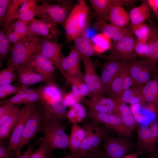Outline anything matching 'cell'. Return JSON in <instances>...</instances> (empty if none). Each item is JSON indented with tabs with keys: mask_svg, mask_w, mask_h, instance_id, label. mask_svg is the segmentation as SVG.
I'll return each instance as SVG.
<instances>
[{
	"mask_svg": "<svg viewBox=\"0 0 158 158\" xmlns=\"http://www.w3.org/2000/svg\"><path fill=\"white\" fill-rule=\"evenodd\" d=\"M61 121L56 118L43 115L41 132L44 135L42 141L47 156L52 155L54 150L64 149L68 147L69 136L65 132V126L61 124Z\"/></svg>",
	"mask_w": 158,
	"mask_h": 158,
	"instance_id": "6da1fadb",
	"label": "cell"
},
{
	"mask_svg": "<svg viewBox=\"0 0 158 158\" xmlns=\"http://www.w3.org/2000/svg\"><path fill=\"white\" fill-rule=\"evenodd\" d=\"M89 11L85 0H78L74 5L63 26L68 41H74L85 30L89 23Z\"/></svg>",
	"mask_w": 158,
	"mask_h": 158,
	"instance_id": "7a4b0ae2",
	"label": "cell"
},
{
	"mask_svg": "<svg viewBox=\"0 0 158 158\" xmlns=\"http://www.w3.org/2000/svg\"><path fill=\"white\" fill-rule=\"evenodd\" d=\"M56 4L44 1L36 10V16L40 19L57 25H64L69 13L74 6L71 0H57Z\"/></svg>",
	"mask_w": 158,
	"mask_h": 158,
	"instance_id": "3957f363",
	"label": "cell"
},
{
	"mask_svg": "<svg viewBox=\"0 0 158 158\" xmlns=\"http://www.w3.org/2000/svg\"><path fill=\"white\" fill-rule=\"evenodd\" d=\"M42 41L39 36L31 34L13 43L8 66H23L40 49Z\"/></svg>",
	"mask_w": 158,
	"mask_h": 158,
	"instance_id": "277c9868",
	"label": "cell"
},
{
	"mask_svg": "<svg viewBox=\"0 0 158 158\" xmlns=\"http://www.w3.org/2000/svg\"><path fill=\"white\" fill-rule=\"evenodd\" d=\"M83 126L85 130V135L79 152L87 154L99 150L102 140L108 135L109 129L92 121L84 123Z\"/></svg>",
	"mask_w": 158,
	"mask_h": 158,
	"instance_id": "5b68a950",
	"label": "cell"
},
{
	"mask_svg": "<svg viewBox=\"0 0 158 158\" xmlns=\"http://www.w3.org/2000/svg\"><path fill=\"white\" fill-rule=\"evenodd\" d=\"M129 138L122 135L113 137L107 135L104 139L103 150L106 158H122L132 153L133 144Z\"/></svg>",
	"mask_w": 158,
	"mask_h": 158,
	"instance_id": "8992f818",
	"label": "cell"
},
{
	"mask_svg": "<svg viewBox=\"0 0 158 158\" xmlns=\"http://www.w3.org/2000/svg\"><path fill=\"white\" fill-rule=\"evenodd\" d=\"M137 39L131 31L119 40L113 41L111 44L110 55L112 59H116L125 62L136 59L134 47Z\"/></svg>",
	"mask_w": 158,
	"mask_h": 158,
	"instance_id": "52a82bcc",
	"label": "cell"
},
{
	"mask_svg": "<svg viewBox=\"0 0 158 158\" xmlns=\"http://www.w3.org/2000/svg\"><path fill=\"white\" fill-rule=\"evenodd\" d=\"M40 104L39 102L25 105L21 109L18 118L11 135L8 147L16 153L18 157V149L22 134L27 121L35 110Z\"/></svg>",
	"mask_w": 158,
	"mask_h": 158,
	"instance_id": "ba28073f",
	"label": "cell"
},
{
	"mask_svg": "<svg viewBox=\"0 0 158 158\" xmlns=\"http://www.w3.org/2000/svg\"><path fill=\"white\" fill-rule=\"evenodd\" d=\"M92 121L102 124L121 135L130 138L132 132L124 124L121 118L116 115L99 113L89 110L87 114Z\"/></svg>",
	"mask_w": 158,
	"mask_h": 158,
	"instance_id": "9c48e42d",
	"label": "cell"
},
{
	"mask_svg": "<svg viewBox=\"0 0 158 158\" xmlns=\"http://www.w3.org/2000/svg\"><path fill=\"white\" fill-rule=\"evenodd\" d=\"M129 71L134 85L143 86L151 80V75L156 66L147 58L135 59L128 62Z\"/></svg>",
	"mask_w": 158,
	"mask_h": 158,
	"instance_id": "30bf717a",
	"label": "cell"
},
{
	"mask_svg": "<svg viewBox=\"0 0 158 158\" xmlns=\"http://www.w3.org/2000/svg\"><path fill=\"white\" fill-rule=\"evenodd\" d=\"M82 61L85 69L83 80L89 90V97L103 96L105 93L100 78L97 73L95 64L90 57L82 55Z\"/></svg>",
	"mask_w": 158,
	"mask_h": 158,
	"instance_id": "8fae6325",
	"label": "cell"
},
{
	"mask_svg": "<svg viewBox=\"0 0 158 158\" xmlns=\"http://www.w3.org/2000/svg\"><path fill=\"white\" fill-rule=\"evenodd\" d=\"M43 117L42 107L41 105L40 107L38 106L27 121L18 148L19 156H20V151L23 147L29 143L37 133L41 132Z\"/></svg>",
	"mask_w": 158,
	"mask_h": 158,
	"instance_id": "7c38bea8",
	"label": "cell"
},
{
	"mask_svg": "<svg viewBox=\"0 0 158 158\" xmlns=\"http://www.w3.org/2000/svg\"><path fill=\"white\" fill-rule=\"evenodd\" d=\"M42 39L40 49L41 53L52 62L63 76L65 73L61 66L62 62L65 57L62 51L63 45L51 39L42 37Z\"/></svg>",
	"mask_w": 158,
	"mask_h": 158,
	"instance_id": "4fadbf2b",
	"label": "cell"
},
{
	"mask_svg": "<svg viewBox=\"0 0 158 158\" xmlns=\"http://www.w3.org/2000/svg\"><path fill=\"white\" fill-rule=\"evenodd\" d=\"M22 66L52 78H53V74L56 68L52 62L42 54L40 49Z\"/></svg>",
	"mask_w": 158,
	"mask_h": 158,
	"instance_id": "5bb4252c",
	"label": "cell"
},
{
	"mask_svg": "<svg viewBox=\"0 0 158 158\" xmlns=\"http://www.w3.org/2000/svg\"><path fill=\"white\" fill-rule=\"evenodd\" d=\"M81 61L82 55L74 47L72 48L62 62L61 66L65 74L83 80L84 73L80 68Z\"/></svg>",
	"mask_w": 158,
	"mask_h": 158,
	"instance_id": "9a60e30c",
	"label": "cell"
},
{
	"mask_svg": "<svg viewBox=\"0 0 158 158\" xmlns=\"http://www.w3.org/2000/svg\"><path fill=\"white\" fill-rule=\"evenodd\" d=\"M28 25L30 33L35 36L56 40L61 35L57 25L40 19L35 18Z\"/></svg>",
	"mask_w": 158,
	"mask_h": 158,
	"instance_id": "2e32d148",
	"label": "cell"
},
{
	"mask_svg": "<svg viewBox=\"0 0 158 158\" xmlns=\"http://www.w3.org/2000/svg\"><path fill=\"white\" fill-rule=\"evenodd\" d=\"M125 62L116 59L109 60L104 65L100 80L105 94L108 95L111 85Z\"/></svg>",
	"mask_w": 158,
	"mask_h": 158,
	"instance_id": "e0dca14e",
	"label": "cell"
},
{
	"mask_svg": "<svg viewBox=\"0 0 158 158\" xmlns=\"http://www.w3.org/2000/svg\"><path fill=\"white\" fill-rule=\"evenodd\" d=\"M83 102L90 110L97 112L115 114L117 102L109 97L95 95L90 97V99L84 100Z\"/></svg>",
	"mask_w": 158,
	"mask_h": 158,
	"instance_id": "ac0fdd59",
	"label": "cell"
},
{
	"mask_svg": "<svg viewBox=\"0 0 158 158\" xmlns=\"http://www.w3.org/2000/svg\"><path fill=\"white\" fill-rule=\"evenodd\" d=\"M14 70L17 75L18 83L19 86H28L42 82L47 83H54V79L37 73L28 68L20 65L14 66Z\"/></svg>",
	"mask_w": 158,
	"mask_h": 158,
	"instance_id": "d6986e66",
	"label": "cell"
},
{
	"mask_svg": "<svg viewBox=\"0 0 158 158\" xmlns=\"http://www.w3.org/2000/svg\"><path fill=\"white\" fill-rule=\"evenodd\" d=\"M40 105L44 115L54 117L61 121L66 118L67 106L62 94Z\"/></svg>",
	"mask_w": 158,
	"mask_h": 158,
	"instance_id": "ffe728a7",
	"label": "cell"
},
{
	"mask_svg": "<svg viewBox=\"0 0 158 158\" xmlns=\"http://www.w3.org/2000/svg\"><path fill=\"white\" fill-rule=\"evenodd\" d=\"M92 28L112 40L113 41L119 40L131 31L130 29L127 28L108 23L105 20H98L93 24Z\"/></svg>",
	"mask_w": 158,
	"mask_h": 158,
	"instance_id": "44dd1931",
	"label": "cell"
},
{
	"mask_svg": "<svg viewBox=\"0 0 158 158\" xmlns=\"http://www.w3.org/2000/svg\"><path fill=\"white\" fill-rule=\"evenodd\" d=\"M125 0H116L108 17L110 23L121 27H125L130 20L129 13L123 7Z\"/></svg>",
	"mask_w": 158,
	"mask_h": 158,
	"instance_id": "7402d4cb",
	"label": "cell"
},
{
	"mask_svg": "<svg viewBox=\"0 0 158 158\" xmlns=\"http://www.w3.org/2000/svg\"><path fill=\"white\" fill-rule=\"evenodd\" d=\"M142 94L146 103L158 110V74L143 86Z\"/></svg>",
	"mask_w": 158,
	"mask_h": 158,
	"instance_id": "603a6c76",
	"label": "cell"
},
{
	"mask_svg": "<svg viewBox=\"0 0 158 158\" xmlns=\"http://www.w3.org/2000/svg\"><path fill=\"white\" fill-rule=\"evenodd\" d=\"M74 41V47L83 56L97 57L107 61L112 59L110 55H104L97 52L90 41L84 37L80 36Z\"/></svg>",
	"mask_w": 158,
	"mask_h": 158,
	"instance_id": "cb8c5ba5",
	"label": "cell"
},
{
	"mask_svg": "<svg viewBox=\"0 0 158 158\" xmlns=\"http://www.w3.org/2000/svg\"><path fill=\"white\" fill-rule=\"evenodd\" d=\"M150 28V34L147 42L150 51L147 58L150 62L156 66L158 63V26L150 17L147 20Z\"/></svg>",
	"mask_w": 158,
	"mask_h": 158,
	"instance_id": "d4e9b609",
	"label": "cell"
},
{
	"mask_svg": "<svg viewBox=\"0 0 158 158\" xmlns=\"http://www.w3.org/2000/svg\"><path fill=\"white\" fill-rule=\"evenodd\" d=\"M151 136L149 127L140 126L137 129V142L135 152L138 155L150 153Z\"/></svg>",
	"mask_w": 158,
	"mask_h": 158,
	"instance_id": "484cf974",
	"label": "cell"
},
{
	"mask_svg": "<svg viewBox=\"0 0 158 158\" xmlns=\"http://www.w3.org/2000/svg\"><path fill=\"white\" fill-rule=\"evenodd\" d=\"M115 114L118 116L125 125L132 132L138 128V123L135 120L130 108L126 104L117 100Z\"/></svg>",
	"mask_w": 158,
	"mask_h": 158,
	"instance_id": "4316f807",
	"label": "cell"
},
{
	"mask_svg": "<svg viewBox=\"0 0 158 158\" xmlns=\"http://www.w3.org/2000/svg\"><path fill=\"white\" fill-rule=\"evenodd\" d=\"M143 86L133 85L124 91L117 100L131 105L146 103L142 94Z\"/></svg>",
	"mask_w": 158,
	"mask_h": 158,
	"instance_id": "83f0119b",
	"label": "cell"
},
{
	"mask_svg": "<svg viewBox=\"0 0 158 158\" xmlns=\"http://www.w3.org/2000/svg\"><path fill=\"white\" fill-rule=\"evenodd\" d=\"M151 9L148 0H143L140 6L130 11L129 15L131 23L137 24L145 22L150 18Z\"/></svg>",
	"mask_w": 158,
	"mask_h": 158,
	"instance_id": "f1b7e54d",
	"label": "cell"
},
{
	"mask_svg": "<svg viewBox=\"0 0 158 158\" xmlns=\"http://www.w3.org/2000/svg\"><path fill=\"white\" fill-rule=\"evenodd\" d=\"M85 135V131L84 127L76 124H73L71 128L70 135L69 136L68 148L71 153L79 152Z\"/></svg>",
	"mask_w": 158,
	"mask_h": 158,
	"instance_id": "f546056e",
	"label": "cell"
},
{
	"mask_svg": "<svg viewBox=\"0 0 158 158\" xmlns=\"http://www.w3.org/2000/svg\"><path fill=\"white\" fill-rule=\"evenodd\" d=\"M116 0H89L98 20H105L109 16Z\"/></svg>",
	"mask_w": 158,
	"mask_h": 158,
	"instance_id": "4dcf8cb0",
	"label": "cell"
},
{
	"mask_svg": "<svg viewBox=\"0 0 158 158\" xmlns=\"http://www.w3.org/2000/svg\"><path fill=\"white\" fill-rule=\"evenodd\" d=\"M23 0H11L8 7L5 23V26L3 29L7 32L18 19L20 13L21 5Z\"/></svg>",
	"mask_w": 158,
	"mask_h": 158,
	"instance_id": "1f68e13d",
	"label": "cell"
},
{
	"mask_svg": "<svg viewBox=\"0 0 158 158\" xmlns=\"http://www.w3.org/2000/svg\"><path fill=\"white\" fill-rule=\"evenodd\" d=\"M63 76L67 83L71 86L72 93L79 100L86 96H89V90L83 80L71 78L65 74Z\"/></svg>",
	"mask_w": 158,
	"mask_h": 158,
	"instance_id": "d6a6232c",
	"label": "cell"
},
{
	"mask_svg": "<svg viewBox=\"0 0 158 158\" xmlns=\"http://www.w3.org/2000/svg\"><path fill=\"white\" fill-rule=\"evenodd\" d=\"M42 87L41 86L37 88L36 91L26 94H17L13 97L14 103L16 105H25L40 101Z\"/></svg>",
	"mask_w": 158,
	"mask_h": 158,
	"instance_id": "836d02e7",
	"label": "cell"
},
{
	"mask_svg": "<svg viewBox=\"0 0 158 158\" xmlns=\"http://www.w3.org/2000/svg\"><path fill=\"white\" fill-rule=\"evenodd\" d=\"M20 109L18 107L7 121L0 126V140L7 138L13 129L17 122Z\"/></svg>",
	"mask_w": 158,
	"mask_h": 158,
	"instance_id": "e575fe53",
	"label": "cell"
},
{
	"mask_svg": "<svg viewBox=\"0 0 158 158\" xmlns=\"http://www.w3.org/2000/svg\"><path fill=\"white\" fill-rule=\"evenodd\" d=\"M130 30L138 40L143 42L148 40L150 34V28L145 22L137 24H131Z\"/></svg>",
	"mask_w": 158,
	"mask_h": 158,
	"instance_id": "d590c367",
	"label": "cell"
},
{
	"mask_svg": "<svg viewBox=\"0 0 158 158\" xmlns=\"http://www.w3.org/2000/svg\"><path fill=\"white\" fill-rule=\"evenodd\" d=\"M61 94L60 90L54 83H47L42 88L40 104L47 102Z\"/></svg>",
	"mask_w": 158,
	"mask_h": 158,
	"instance_id": "8d00e7d4",
	"label": "cell"
},
{
	"mask_svg": "<svg viewBox=\"0 0 158 158\" xmlns=\"http://www.w3.org/2000/svg\"><path fill=\"white\" fill-rule=\"evenodd\" d=\"M109 39L101 33L93 36L90 41L95 50L100 53L110 48L111 44Z\"/></svg>",
	"mask_w": 158,
	"mask_h": 158,
	"instance_id": "74e56055",
	"label": "cell"
},
{
	"mask_svg": "<svg viewBox=\"0 0 158 158\" xmlns=\"http://www.w3.org/2000/svg\"><path fill=\"white\" fill-rule=\"evenodd\" d=\"M123 91V83L121 69L111 85L108 94L109 97L114 99H118Z\"/></svg>",
	"mask_w": 158,
	"mask_h": 158,
	"instance_id": "f35d334b",
	"label": "cell"
},
{
	"mask_svg": "<svg viewBox=\"0 0 158 158\" xmlns=\"http://www.w3.org/2000/svg\"><path fill=\"white\" fill-rule=\"evenodd\" d=\"M6 32L3 29L0 31V66L2 67L3 60L6 58L11 47L12 43L8 39Z\"/></svg>",
	"mask_w": 158,
	"mask_h": 158,
	"instance_id": "ab89813d",
	"label": "cell"
},
{
	"mask_svg": "<svg viewBox=\"0 0 158 158\" xmlns=\"http://www.w3.org/2000/svg\"><path fill=\"white\" fill-rule=\"evenodd\" d=\"M17 81V75L13 66H8L0 72V85L11 84L13 81Z\"/></svg>",
	"mask_w": 158,
	"mask_h": 158,
	"instance_id": "60d3db41",
	"label": "cell"
},
{
	"mask_svg": "<svg viewBox=\"0 0 158 158\" xmlns=\"http://www.w3.org/2000/svg\"><path fill=\"white\" fill-rule=\"evenodd\" d=\"M28 86L25 85L16 86L11 84L0 85V98L3 99L11 95L18 94L28 89Z\"/></svg>",
	"mask_w": 158,
	"mask_h": 158,
	"instance_id": "b9f144b4",
	"label": "cell"
},
{
	"mask_svg": "<svg viewBox=\"0 0 158 158\" xmlns=\"http://www.w3.org/2000/svg\"><path fill=\"white\" fill-rule=\"evenodd\" d=\"M38 1L33 5L28 8L18 16V20L28 25L35 18L36 10L38 6Z\"/></svg>",
	"mask_w": 158,
	"mask_h": 158,
	"instance_id": "7bdbcfd3",
	"label": "cell"
},
{
	"mask_svg": "<svg viewBox=\"0 0 158 158\" xmlns=\"http://www.w3.org/2000/svg\"><path fill=\"white\" fill-rule=\"evenodd\" d=\"M149 128L151 136V153L155 151L158 144V118L152 122Z\"/></svg>",
	"mask_w": 158,
	"mask_h": 158,
	"instance_id": "ee69618b",
	"label": "cell"
},
{
	"mask_svg": "<svg viewBox=\"0 0 158 158\" xmlns=\"http://www.w3.org/2000/svg\"><path fill=\"white\" fill-rule=\"evenodd\" d=\"M135 52L137 56L144 58H148L150 47L148 42L137 40L134 47Z\"/></svg>",
	"mask_w": 158,
	"mask_h": 158,
	"instance_id": "f6af8a7d",
	"label": "cell"
},
{
	"mask_svg": "<svg viewBox=\"0 0 158 158\" xmlns=\"http://www.w3.org/2000/svg\"><path fill=\"white\" fill-rule=\"evenodd\" d=\"M121 71L124 91L134 85L133 80L129 71L128 62H125L122 68Z\"/></svg>",
	"mask_w": 158,
	"mask_h": 158,
	"instance_id": "bcb514c9",
	"label": "cell"
},
{
	"mask_svg": "<svg viewBox=\"0 0 158 158\" xmlns=\"http://www.w3.org/2000/svg\"><path fill=\"white\" fill-rule=\"evenodd\" d=\"M11 28L13 31L24 36L32 34L29 31L28 25L18 20L15 21Z\"/></svg>",
	"mask_w": 158,
	"mask_h": 158,
	"instance_id": "7dc6e473",
	"label": "cell"
},
{
	"mask_svg": "<svg viewBox=\"0 0 158 158\" xmlns=\"http://www.w3.org/2000/svg\"><path fill=\"white\" fill-rule=\"evenodd\" d=\"M13 150L5 147L2 140H0V158H18Z\"/></svg>",
	"mask_w": 158,
	"mask_h": 158,
	"instance_id": "c3c4849f",
	"label": "cell"
},
{
	"mask_svg": "<svg viewBox=\"0 0 158 158\" xmlns=\"http://www.w3.org/2000/svg\"><path fill=\"white\" fill-rule=\"evenodd\" d=\"M11 1L10 0H0V23L3 29L5 26L7 11Z\"/></svg>",
	"mask_w": 158,
	"mask_h": 158,
	"instance_id": "681fc988",
	"label": "cell"
},
{
	"mask_svg": "<svg viewBox=\"0 0 158 158\" xmlns=\"http://www.w3.org/2000/svg\"><path fill=\"white\" fill-rule=\"evenodd\" d=\"M30 158H48L45 145L43 141L40 147L33 152Z\"/></svg>",
	"mask_w": 158,
	"mask_h": 158,
	"instance_id": "f907efd6",
	"label": "cell"
},
{
	"mask_svg": "<svg viewBox=\"0 0 158 158\" xmlns=\"http://www.w3.org/2000/svg\"><path fill=\"white\" fill-rule=\"evenodd\" d=\"M76 113V120L77 123L81 122L86 115V111L81 104L77 103L73 107Z\"/></svg>",
	"mask_w": 158,
	"mask_h": 158,
	"instance_id": "816d5d0a",
	"label": "cell"
},
{
	"mask_svg": "<svg viewBox=\"0 0 158 158\" xmlns=\"http://www.w3.org/2000/svg\"><path fill=\"white\" fill-rule=\"evenodd\" d=\"M6 35L8 40L11 43H13L18 41L26 37L20 35L13 31L11 27L8 30Z\"/></svg>",
	"mask_w": 158,
	"mask_h": 158,
	"instance_id": "f5cc1de1",
	"label": "cell"
},
{
	"mask_svg": "<svg viewBox=\"0 0 158 158\" xmlns=\"http://www.w3.org/2000/svg\"><path fill=\"white\" fill-rule=\"evenodd\" d=\"M63 97L67 106L71 107L78 103L79 99L72 93L64 95Z\"/></svg>",
	"mask_w": 158,
	"mask_h": 158,
	"instance_id": "db71d44e",
	"label": "cell"
},
{
	"mask_svg": "<svg viewBox=\"0 0 158 158\" xmlns=\"http://www.w3.org/2000/svg\"><path fill=\"white\" fill-rule=\"evenodd\" d=\"M87 154L79 152L74 153L67 154L60 158H55L53 157L52 155L48 156V158H87Z\"/></svg>",
	"mask_w": 158,
	"mask_h": 158,
	"instance_id": "11a10c76",
	"label": "cell"
},
{
	"mask_svg": "<svg viewBox=\"0 0 158 158\" xmlns=\"http://www.w3.org/2000/svg\"><path fill=\"white\" fill-rule=\"evenodd\" d=\"M17 107L15 105L12 108L0 117V126L3 125L7 121Z\"/></svg>",
	"mask_w": 158,
	"mask_h": 158,
	"instance_id": "9f6ffc18",
	"label": "cell"
},
{
	"mask_svg": "<svg viewBox=\"0 0 158 158\" xmlns=\"http://www.w3.org/2000/svg\"><path fill=\"white\" fill-rule=\"evenodd\" d=\"M76 113L75 109L71 107L70 109L67 111L66 116L69 122L73 124H76Z\"/></svg>",
	"mask_w": 158,
	"mask_h": 158,
	"instance_id": "6f0895ef",
	"label": "cell"
},
{
	"mask_svg": "<svg viewBox=\"0 0 158 158\" xmlns=\"http://www.w3.org/2000/svg\"><path fill=\"white\" fill-rule=\"evenodd\" d=\"M87 158H106L103 150H98L91 152L87 153Z\"/></svg>",
	"mask_w": 158,
	"mask_h": 158,
	"instance_id": "680465c9",
	"label": "cell"
},
{
	"mask_svg": "<svg viewBox=\"0 0 158 158\" xmlns=\"http://www.w3.org/2000/svg\"><path fill=\"white\" fill-rule=\"evenodd\" d=\"M154 14L158 20V0H148Z\"/></svg>",
	"mask_w": 158,
	"mask_h": 158,
	"instance_id": "91938a15",
	"label": "cell"
},
{
	"mask_svg": "<svg viewBox=\"0 0 158 158\" xmlns=\"http://www.w3.org/2000/svg\"><path fill=\"white\" fill-rule=\"evenodd\" d=\"M34 146L30 144H28L26 150L18 158H30L33 152Z\"/></svg>",
	"mask_w": 158,
	"mask_h": 158,
	"instance_id": "94428289",
	"label": "cell"
},
{
	"mask_svg": "<svg viewBox=\"0 0 158 158\" xmlns=\"http://www.w3.org/2000/svg\"><path fill=\"white\" fill-rule=\"evenodd\" d=\"M15 106L8 104H0V117L12 108Z\"/></svg>",
	"mask_w": 158,
	"mask_h": 158,
	"instance_id": "6125c7cd",
	"label": "cell"
},
{
	"mask_svg": "<svg viewBox=\"0 0 158 158\" xmlns=\"http://www.w3.org/2000/svg\"><path fill=\"white\" fill-rule=\"evenodd\" d=\"M138 154L137 152H135L128 154L122 158H138Z\"/></svg>",
	"mask_w": 158,
	"mask_h": 158,
	"instance_id": "be15d7a7",
	"label": "cell"
},
{
	"mask_svg": "<svg viewBox=\"0 0 158 158\" xmlns=\"http://www.w3.org/2000/svg\"><path fill=\"white\" fill-rule=\"evenodd\" d=\"M149 158H158V154L156 150L150 153Z\"/></svg>",
	"mask_w": 158,
	"mask_h": 158,
	"instance_id": "e7e4bbea",
	"label": "cell"
},
{
	"mask_svg": "<svg viewBox=\"0 0 158 158\" xmlns=\"http://www.w3.org/2000/svg\"><path fill=\"white\" fill-rule=\"evenodd\" d=\"M155 150L158 154V144L157 145Z\"/></svg>",
	"mask_w": 158,
	"mask_h": 158,
	"instance_id": "03108f58",
	"label": "cell"
}]
</instances>
